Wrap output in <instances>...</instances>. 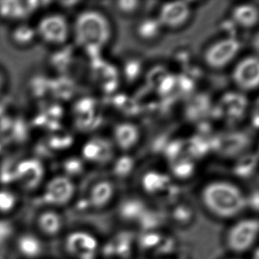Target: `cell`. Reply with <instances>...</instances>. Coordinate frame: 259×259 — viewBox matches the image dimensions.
Masks as SVG:
<instances>
[{
  "label": "cell",
  "instance_id": "obj_19",
  "mask_svg": "<svg viewBox=\"0 0 259 259\" xmlns=\"http://www.w3.org/2000/svg\"><path fill=\"white\" fill-rule=\"evenodd\" d=\"M40 226L47 233H55L60 227L58 218L54 213H45L40 219Z\"/></svg>",
  "mask_w": 259,
  "mask_h": 259
},
{
  "label": "cell",
  "instance_id": "obj_24",
  "mask_svg": "<svg viewBox=\"0 0 259 259\" xmlns=\"http://www.w3.org/2000/svg\"><path fill=\"white\" fill-rule=\"evenodd\" d=\"M139 4L137 1H119L117 3V7L120 11L128 13L137 10Z\"/></svg>",
  "mask_w": 259,
  "mask_h": 259
},
{
  "label": "cell",
  "instance_id": "obj_1",
  "mask_svg": "<svg viewBox=\"0 0 259 259\" xmlns=\"http://www.w3.org/2000/svg\"><path fill=\"white\" fill-rule=\"evenodd\" d=\"M201 201L206 208L218 218L230 219L238 216L246 207V197L230 182H211L201 191Z\"/></svg>",
  "mask_w": 259,
  "mask_h": 259
},
{
  "label": "cell",
  "instance_id": "obj_25",
  "mask_svg": "<svg viewBox=\"0 0 259 259\" xmlns=\"http://www.w3.org/2000/svg\"><path fill=\"white\" fill-rule=\"evenodd\" d=\"M157 30V28L155 24L152 23V22H148V23H145V25L143 24V25L141 27L140 32L144 37H150V36H152L153 34H155Z\"/></svg>",
  "mask_w": 259,
  "mask_h": 259
},
{
  "label": "cell",
  "instance_id": "obj_11",
  "mask_svg": "<svg viewBox=\"0 0 259 259\" xmlns=\"http://www.w3.org/2000/svg\"><path fill=\"white\" fill-rule=\"evenodd\" d=\"M73 191V186L69 180L57 178L51 182L48 187V198L54 202H64L69 199Z\"/></svg>",
  "mask_w": 259,
  "mask_h": 259
},
{
  "label": "cell",
  "instance_id": "obj_17",
  "mask_svg": "<svg viewBox=\"0 0 259 259\" xmlns=\"http://www.w3.org/2000/svg\"><path fill=\"white\" fill-rule=\"evenodd\" d=\"M168 178L157 172H149L145 174L142 180L144 189L149 193H155L166 187Z\"/></svg>",
  "mask_w": 259,
  "mask_h": 259
},
{
  "label": "cell",
  "instance_id": "obj_4",
  "mask_svg": "<svg viewBox=\"0 0 259 259\" xmlns=\"http://www.w3.org/2000/svg\"><path fill=\"white\" fill-rule=\"evenodd\" d=\"M258 227V221L254 218L237 221L227 233L228 248L236 253L245 252L252 248L257 240Z\"/></svg>",
  "mask_w": 259,
  "mask_h": 259
},
{
  "label": "cell",
  "instance_id": "obj_14",
  "mask_svg": "<svg viewBox=\"0 0 259 259\" xmlns=\"http://www.w3.org/2000/svg\"><path fill=\"white\" fill-rule=\"evenodd\" d=\"M223 110L230 117H238L243 113L245 107V100L240 95L228 94L223 98Z\"/></svg>",
  "mask_w": 259,
  "mask_h": 259
},
{
  "label": "cell",
  "instance_id": "obj_9",
  "mask_svg": "<svg viewBox=\"0 0 259 259\" xmlns=\"http://www.w3.org/2000/svg\"><path fill=\"white\" fill-rule=\"evenodd\" d=\"M189 16V7L186 3H169L162 7L160 19L163 25L176 28L183 25Z\"/></svg>",
  "mask_w": 259,
  "mask_h": 259
},
{
  "label": "cell",
  "instance_id": "obj_10",
  "mask_svg": "<svg viewBox=\"0 0 259 259\" xmlns=\"http://www.w3.org/2000/svg\"><path fill=\"white\" fill-rule=\"evenodd\" d=\"M115 140L122 149L128 150L136 145L139 139V130L131 123L119 124L114 132Z\"/></svg>",
  "mask_w": 259,
  "mask_h": 259
},
{
  "label": "cell",
  "instance_id": "obj_16",
  "mask_svg": "<svg viewBox=\"0 0 259 259\" xmlns=\"http://www.w3.org/2000/svg\"><path fill=\"white\" fill-rule=\"evenodd\" d=\"M19 176L27 186H35L41 177L40 165L34 162H25L18 169Z\"/></svg>",
  "mask_w": 259,
  "mask_h": 259
},
{
  "label": "cell",
  "instance_id": "obj_5",
  "mask_svg": "<svg viewBox=\"0 0 259 259\" xmlns=\"http://www.w3.org/2000/svg\"><path fill=\"white\" fill-rule=\"evenodd\" d=\"M38 1H0V20L12 25L28 22L40 10Z\"/></svg>",
  "mask_w": 259,
  "mask_h": 259
},
{
  "label": "cell",
  "instance_id": "obj_6",
  "mask_svg": "<svg viewBox=\"0 0 259 259\" xmlns=\"http://www.w3.org/2000/svg\"><path fill=\"white\" fill-rule=\"evenodd\" d=\"M239 51V43L234 39H225L212 45L205 54L206 63L212 68L227 66Z\"/></svg>",
  "mask_w": 259,
  "mask_h": 259
},
{
  "label": "cell",
  "instance_id": "obj_20",
  "mask_svg": "<svg viewBox=\"0 0 259 259\" xmlns=\"http://www.w3.org/2000/svg\"><path fill=\"white\" fill-rule=\"evenodd\" d=\"M20 248L25 254L34 255L39 252V244L34 238L25 237L21 240Z\"/></svg>",
  "mask_w": 259,
  "mask_h": 259
},
{
  "label": "cell",
  "instance_id": "obj_8",
  "mask_svg": "<svg viewBox=\"0 0 259 259\" xmlns=\"http://www.w3.org/2000/svg\"><path fill=\"white\" fill-rule=\"evenodd\" d=\"M9 38L12 45L19 49H28L37 41L34 25L28 22L13 25L9 33Z\"/></svg>",
  "mask_w": 259,
  "mask_h": 259
},
{
  "label": "cell",
  "instance_id": "obj_23",
  "mask_svg": "<svg viewBox=\"0 0 259 259\" xmlns=\"http://www.w3.org/2000/svg\"><path fill=\"white\" fill-rule=\"evenodd\" d=\"M15 204V198L7 192H0V210H9Z\"/></svg>",
  "mask_w": 259,
  "mask_h": 259
},
{
  "label": "cell",
  "instance_id": "obj_22",
  "mask_svg": "<svg viewBox=\"0 0 259 259\" xmlns=\"http://www.w3.org/2000/svg\"><path fill=\"white\" fill-rule=\"evenodd\" d=\"M193 170L192 163L188 161H182L174 166V174L179 177H187Z\"/></svg>",
  "mask_w": 259,
  "mask_h": 259
},
{
  "label": "cell",
  "instance_id": "obj_2",
  "mask_svg": "<svg viewBox=\"0 0 259 259\" xmlns=\"http://www.w3.org/2000/svg\"><path fill=\"white\" fill-rule=\"evenodd\" d=\"M111 34L107 18L95 10L78 13L72 22V39L77 46L87 51L101 49L108 42Z\"/></svg>",
  "mask_w": 259,
  "mask_h": 259
},
{
  "label": "cell",
  "instance_id": "obj_15",
  "mask_svg": "<svg viewBox=\"0 0 259 259\" xmlns=\"http://www.w3.org/2000/svg\"><path fill=\"white\" fill-rule=\"evenodd\" d=\"M113 186L109 182H100L92 189V201L96 207H102L110 201L113 195Z\"/></svg>",
  "mask_w": 259,
  "mask_h": 259
},
{
  "label": "cell",
  "instance_id": "obj_7",
  "mask_svg": "<svg viewBox=\"0 0 259 259\" xmlns=\"http://www.w3.org/2000/svg\"><path fill=\"white\" fill-rule=\"evenodd\" d=\"M236 84L244 90H254L258 85L259 63L256 57L244 59L233 72Z\"/></svg>",
  "mask_w": 259,
  "mask_h": 259
},
{
  "label": "cell",
  "instance_id": "obj_3",
  "mask_svg": "<svg viewBox=\"0 0 259 259\" xmlns=\"http://www.w3.org/2000/svg\"><path fill=\"white\" fill-rule=\"evenodd\" d=\"M34 25L37 41L49 48H63L72 39V22L60 12L42 15Z\"/></svg>",
  "mask_w": 259,
  "mask_h": 259
},
{
  "label": "cell",
  "instance_id": "obj_26",
  "mask_svg": "<svg viewBox=\"0 0 259 259\" xmlns=\"http://www.w3.org/2000/svg\"><path fill=\"white\" fill-rule=\"evenodd\" d=\"M9 80L7 73L0 67V97L2 96L8 87Z\"/></svg>",
  "mask_w": 259,
  "mask_h": 259
},
{
  "label": "cell",
  "instance_id": "obj_13",
  "mask_svg": "<svg viewBox=\"0 0 259 259\" xmlns=\"http://www.w3.org/2000/svg\"><path fill=\"white\" fill-rule=\"evenodd\" d=\"M233 18L241 26L251 28L257 24L258 13L254 6H239L233 11Z\"/></svg>",
  "mask_w": 259,
  "mask_h": 259
},
{
  "label": "cell",
  "instance_id": "obj_12",
  "mask_svg": "<svg viewBox=\"0 0 259 259\" xmlns=\"http://www.w3.org/2000/svg\"><path fill=\"white\" fill-rule=\"evenodd\" d=\"M69 248L78 254H89L96 248L97 242L95 238L84 233H75L69 239Z\"/></svg>",
  "mask_w": 259,
  "mask_h": 259
},
{
  "label": "cell",
  "instance_id": "obj_18",
  "mask_svg": "<svg viewBox=\"0 0 259 259\" xmlns=\"http://www.w3.org/2000/svg\"><path fill=\"white\" fill-rule=\"evenodd\" d=\"M108 151L105 144L101 141H91L83 148V154L89 160H95L101 158Z\"/></svg>",
  "mask_w": 259,
  "mask_h": 259
},
{
  "label": "cell",
  "instance_id": "obj_21",
  "mask_svg": "<svg viewBox=\"0 0 259 259\" xmlns=\"http://www.w3.org/2000/svg\"><path fill=\"white\" fill-rule=\"evenodd\" d=\"M133 162L128 157H120L115 165V172L119 176H125L133 169Z\"/></svg>",
  "mask_w": 259,
  "mask_h": 259
}]
</instances>
